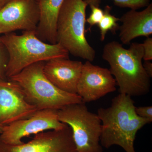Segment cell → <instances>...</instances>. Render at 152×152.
I'll return each instance as SVG.
<instances>
[{"instance_id":"obj_1","label":"cell","mask_w":152,"mask_h":152,"mask_svg":"<svg viewBox=\"0 0 152 152\" xmlns=\"http://www.w3.org/2000/svg\"><path fill=\"white\" fill-rule=\"evenodd\" d=\"M136 107L130 96L120 94L113 99L110 107L98 109L97 115L102 124L100 142L103 148L118 145L126 152H136V134L150 123L138 115Z\"/></svg>"},{"instance_id":"obj_2","label":"cell","mask_w":152,"mask_h":152,"mask_svg":"<svg viewBox=\"0 0 152 152\" xmlns=\"http://www.w3.org/2000/svg\"><path fill=\"white\" fill-rule=\"evenodd\" d=\"M142 43H132L128 49L113 41L105 45L102 58L108 63L120 94L132 96L146 95L151 88V78L144 69Z\"/></svg>"},{"instance_id":"obj_3","label":"cell","mask_w":152,"mask_h":152,"mask_svg":"<svg viewBox=\"0 0 152 152\" xmlns=\"http://www.w3.org/2000/svg\"><path fill=\"white\" fill-rule=\"evenodd\" d=\"M0 42L8 53L6 76L8 80L29 66L56 58H69V52L59 44L43 42L35 31H24L21 35L8 33L0 36Z\"/></svg>"},{"instance_id":"obj_4","label":"cell","mask_w":152,"mask_h":152,"mask_svg":"<svg viewBox=\"0 0 152 152\" xmlns=\"http://www.w3.org/2000/svg\"><path fill=\"white\" fill-rule=\"evenodd\" d=\"M45 62L33 64L8 80L21 87L28 102L38 110H58L68 105L83 102L78 95L62 91L49 80L44 73Z\"/></svg>"},{"instance_id":"obj_5","label":"cell","mask_w":152,"mask_h":152,"mask_svg":"<svg viewBox=\"0 0 152 152\" xmlns=\"http://www.w3.org/2000/svg\"><path fill=\"white\" fill-rule=\"evenodd\" d=\"M87 6L83 0H65L57 19L56 40L69 53L92 62L96 51L85 35Z\"/></svg>"},{"instance_id":"obj_6","label":"cell","mask_w":152,"mask_h":152,"mask_svg":"<svg viewBox=\"0 0 152 152\" xmlns=\"http://www.w3.org/2000/svg\"><path fill=\"white\" fill-rule=\"evenodd\" d=\"M58 116L71 128L78 152H103L100 142L102 121L97 114L88 110L85 103L66 106L58 110Z\"/></svg>"},{"instance_id":"obj_7","label":"cell","mask_w":152,"mask_h":152,"mask_svg":"<svg viewBox=\"0 0 152 152\" xmlns=\"http://www.w3.org/2000/svg\"><path fill=\"white\" fill-rule=\"evenodd\" d=\"M66 125L59 121L58 110H39L30 118L5 126L0 134V140L8 145H20L26 137L45 131L62 129Z\"/></svg>"},{"instance_id":"obj_8","label":"cell","mask_w":152,"mask_h":152,"mask_svg":"<svg viewBox=\"0 0 152 152\" xmlns=\"http://www.w3.org/2000/svg\"><path fill=\"white\" fill-rule=\"evenodd\" d=\"M0 152H78L67 125L62 129L45 131L35 135L32 140L17 145L0 140Z\"/></svg>"},{"instance_id":"obj_9","label":"cell","mask_w":152,"mask_h":152,"mask_svg":"<svg viewBox=\"0 0 152 152\" xmlns=\"http://www.w3.org/2000/svg\"><path fill=\"white\" fill-rule=\"evenodd\" d=\"M39 20L37 0H13L0 10V35L35 31Z\"/></svg>"},{"instance_id":"obj_10","label":"cell","mask_w":152,"mask_h":152,"mask_svg":"<svg viewBox=\"0 0 152 152\" xmlns=\"http://www.w3.org/2000/svg\"><path fill=\"white\" fill-rule=\"evenodd\" d=\"M116 85L110 70L86 61L77 86V94L85 103L94 102L115 92Z\"/></svg>"},{"instance_id":"obj_11","label":"cell","mask_w":152,"mask_h":152,"mask_svg":"<svg viewBox=\"0 0 152 152\" xmlns=\"http://www.w3.org/2000/svg\"><path fill=\"white\" fill-rule=\"evenodd\" d=\"M37 110L28 102L17 83L10 80H0V124L5 126L28 118Z\"/></svg>"},{"instance_id":"obj_12","label":"cell","mask_w":152,"mask_h":152,"mask_svg":"<svg viewBox=\"0 0 152 152\" xmlns=\"http://www.w3.org/2000/svg\"><path fill=\"white\" fill-rule=\"evenodd\" d=\"M83 64L66 58H56L45 62L44 74L52 83L66 92L77 94V86Z\"/></svg>"},{"instance_id":"obj_13","label":"cell","mask_w":152,"mask_h":152,"mask_svg":"<svg viewBox=\"0 0 152 152\" xmlns=\"http://www.w3.org/2000/svg\"><path fill=\"white\" fill-rule=\"evenodd\" d=\"M119 37L123 45H128L140 37H148L152 34V4L141 11L131 10L119 18Z\"/></svg>"},{"instance_id":"obj_14","label":"cell","mask_w":152,"mask_h":152,"mask_svg":"<svg viewBox=\"0 0 152 152\" xmlns=\"http://www.w3.org/2000/svg\"><path fill=\"white\" fill-rule=\"evenodd\" d=\"M37 1L39 10V20L35 31L36 35L45 42L56 44L57 19L65 0Z\"/></svg>"},{"instance_id":"obj_15","label":"cell","mask_w":152,"mask_h":152,"mask_svg":"<svg viewBox=\"0 0 152 152\" xmlns=\"http://www.w3.org/2000/svg\"><path fill=\"white\" fill-rule=\"evenodd\" d=\"M111 7L109 6H106L104 10V14L102 19L98 24V27L100 30V40L103 42L104 40L106 35L109 31L113 34H115L116 31L119 29L118 22L119 18L112 15L110 13Z\"/></svg>"},{"instance_id":"obj_16","label":"cell","mask_w":152,"mask_h":152,"mask_svg":"<svg viewBox=\"0 0 152 152\" xmlns=\"http://www.w3.org/2000/svg\"><path fill=\"white\" fill-rule=\"evenodd\" d=\"M88 6L99 7L100 0H83ZM116 6L122 8H129L131 10H138L147 7L150 4V0H113Z\"/></svg>"},{"instance_id":"obj_17","label":"cell","mask_w":152,"mask_h":152,"mask_svg":"<svg viewBox=\"0 0 152 152\" xmlns=\"http://www.w3.org/2000/svg\"><path fill=\"white\" fill-rule=\"evenodd\" d=\"M8 53L5 47L0 42V80H6L7 67L8 64Z\"/></svg>"},{"instance_id":"obj_18","label":"cell","mask_w":152,"mask_h":152,"mask_svg":"<svg viewBox=\"0 0 152 152\" xmlns=\"http://www.w3.org/2000/svg\"><path fill=\"white\" fill-rule=\"evenodd\" d=\"M91 13L89 16L86 20L91 28L93 26L98 25L103 17L104 11L98 6H90Z\"/></svg>"},{"instance_id":"obj_19","label":"cell","mask_w":152,"mask_h":152,"mask_svg":"<svg viewBox=\"0 0 152 152\" xmlns=\"http://www.w3.org/2000/svg\"><path fill=\"white\" fill-rule=\"evenodd\" d=\"M144 50V56L143 60L144 61L152 60V38L147 37L142 43Z\"/></svg>"},{"instance_id":"obj_20","label":"cell","mask_w":152,"mask_h":152,"mask_svg":"<svg viewBox=\"0 0 152 152\" xmlns=\"http://www.w3.org/2000/svg\"><path fill=\"white\" fill-rule=\"evenodd\" d=\"M136 112L138 115L149 121L150 123L152 122V107L145 106L136 107Z\"/></svg>"},{"instance_id":"obj_21","label":"cell","mask_w":152,"mask_h":152,"mask_svg":"<svg viewBox=\"0 0 152 152\" xmlns=\"http://www.w3.org/2000/svg\"><path fill=\"white\" fill-rule=\"evenodd\" d=\"M143 66L146 73L150 78L152 77V63L151 61H145L143 64Z\"/></svg>"},{"instance_id":"obj_22","label":"cell","mask_w":152,"mask_h":152,"mask_svg":"<svg viewBox=\"0 0 152 152\" xmlns=\"http://www.w3.org/2000/svg\"><path fill=\"white\" fill-rule=\"evenodd\" d=\"M13 0H0V10Z\"/></svg>"},{"instance_id":"obj_23","label":"cell","mask_w":152,"mask_h":152,"mask_svg":"<svg viewBox=\"0 0 152 152\" xmlns=\"http://www.w3.org/2000/svg\"><path fill=\"white\" fill-rule=\"evenodd\" d=\"M4 126H3L2 125L0 124V134H1V133L2 132Z\"/></svg>"}]
</instances>
